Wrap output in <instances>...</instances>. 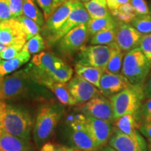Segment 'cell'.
I'll return each mask as SVG.
<instances>
[{
    "label": "cell",
    "mask_w": 151,
    "mask_h": 151,
    "mask_svg": "<svg viewBox=\"0 0 151 151\" xmlns=\"http://www.w3.org/2000/svg\"><path fill=\"white\" fill-rule=\"evenodd\" d=\"M22 14L35 21L40 27L43 25L44 19L43 14L37 7L35 0H23Z\"/></svg>",
    "instance_id": "obj_27"
},
{
    "label": "cell",
    "mask_w": 151,
    "mask_h": 151,
    "mask_svg": "<svg viewBox=\"0 0 151 151\" xmlns=\"http://www.w3.org/2000/svg\"><path fill=\"white\" fill-rule=\"evenodd\" d=\"M97 151H104V150L102 148H99V150H97Z\"/></svg>",
    "instance_id": "obj_51"
},
{
    "label": "cell",
    "mask_w": 151,
    "mask_h": 151,
    "mask_svg": "<svg viewBox=\"0 0 151 151\" xmlns=\"http://www.w3.org/2000/svg\"><path fill=\"white\" fill-rule=\"evenodd\" d=\"M62 114L63 109L58 104L45 105L40 109L33 127V139L37 148L51 137Z\"/></svg>",
    "instance_id": "obj_3"
},
{
    "label": "cell",
    "mask_w": 151,
    "mask_h": 151,
    "mask_svg": "<svg viewBox=\"0 0 151 151\" xmlns=\"http://www.w3.org/2000/svg\"><path fill=\"white\" fill-rule=\"evenodd\" d=\"M90 20V16L85 8L83 4L78 1L60 29L57 32L50 36L48 39L49 43H56L70 30L81 24H87Z\"/></svg>",
    "instance_id": "obj_11"
},
{
    "label": "cell",
    "mask_w": 151,
    "mask_h": 151,
    "mask_svg": "<svg viewBox=\"0 0 151 151\" xmlns=\"http://www.w3.org/2000/svg\"><path fill=\"white\" fill-rule=\"evenodd\" d=\"M129 2V0H106L107 6H108L109 11L111 12L117 10L122 5Z\"/></svg>",
    "instance_id": "obj_42"
},
{
    "label": "cell",
    "mask_w": 151,
    "mask_h": 151,
    "mask_svg": "<svg viewBox=\"0 0 151 151\" xmlns=\"http://www.w3.org/2000/svg\"><path fill=\"white\" fill-rule=\"evenodd\" d=\"M130 24L142 35L151 33V16L149 14L137 15Z\"/></svg>",
    "instance_id": "obj_29"
},
{
    "label": "cell",
    "mask_w": 151,
    "mask_h": 151,
    "mask_svg": "<svg viewBox=\"0 0 151 151\" xmlns=\"http://www.w3.org/2000/svg\"><path fill=\"white\" fill-rule=\"evenodd\" d=\"M36 83L30 78L26 68L0 78V100L16 99L29 91L30 86Z\"/></svg>",
    "instance_id": "obj_6"
},
{
    "label": "cell",
    "mask_w": 151,
    "mask_h": 151,
    "mask_svg": "<svg viewBox=\"0 0 151 151\" xmlns=\"http://www.w3.org/2000/svg\"><path fill=\"white\" fill-rule=\"evenodd\" d=\"M139 47L148 60L151 67V33L143 35Z\"/></svg>",
    "instance_id": "obj_35"
},
{
    "label": "cell",
    "mask_w": 151,
    "mask_h": 151,
    "mask_svg": "<svg viewBox=\"0 0 151 151\" xmlns=\"http://www.w3.org/2000/svg\"><path fill=\"white\" fill-rule=\"evenodd\" d=\"M77 109L85 116L93 117L112 122L114 121L111 104L109 98L104 97L102 94L80 105Z\"/></svg>",
    "instance_id": "obj_10"
},
{
    "label": "cell",
    "mask_w": 151,
    "mask_h": 151,
    "mask_svg": "<svg viewBox=\"0 0 151 151\" xmlns=\"http://www.w3.org/2000/svg\"><path fill=\"white\" fill-rule=\"evenodd\" d=\"M73 148L57 144L50 142H46L41 146L40 151H73Z\"/></svg>",
    "instance_id": "obj_39"
},
{
    "label": "cell",
    "mask_w": 151,
    "mask_h": 151,
    "mask_svg": "<svg viewBox=\"0 0 151 151\" xmlns=\"http://www.w3.org/2000/svg\"><path fill=\"white\" fill-rule=\"evenodd\" d=\"M17 20L22 24L24 32L26 34L27 41L35 37V35L39 34L41 31V27L35 21L30 19L24 15L22 14L20 16L17 17Z\"/></svg>",
    "instance_id": "obj_30"
},
{
    "label": "cell",
    "mask_w": 151,
    "mask_h": 151,
    "mask_svg": "<svg viewBox=\"0 0 151 151\" xmlns=\"http://www.w3.org/2000/svg\"><path fill=\"white\" fill-rule=\"evenodd\" d=\"M0 151H34L31 142L5 131L0 134Z\"/></svg>",
    "instance_id": "obj_20"
},
{
    "label": "cell",
    "mask_w": 151,
    "mask_h": 151,
    "mask_svg": "<svg viewBox=\"0 0 151 151\" xmlns=\"http://www.w3.org/2000/svg\"><path fill=\"white\" fill-rule=\"evenodd\" d=\"M142 36L131 24L116 21L115 42L124 52L139 47Z\"/></svg>",
    "instance_id": "obj_13"
},
{
    "label": "cell",
    "mask_w": 151,
    "mask_h": 151,
    "mask_svg": "<svg viewBox=\"0 0 151 151\" xmlns=\"http://www.w3.org/2000/svg\"><path fill=\"white\" fill-rule=\"evenodd\" d=\"M116 24V21L113 19L111 15L104 18H90L87 23L88 31L89 37H91L96 33L99 32L101 30L107 29Z\"/></svg>",
    "instance_id": "obj_26"
},
{
    "label": "cell",
    "mask_w": 151,
    "mask_h": 151,
    "mask_svg": "<svg viewBox=\"0 0 151 151\" xmlns=\"http://www.w3.org/2000/svg\"><path fill=\"white\" fill-rule=\"evenodd\" d=\"M84 124L99 148L106 146L113 130V122L90 116L84 117Z\"/></svg>",
    "instance_id": "obj_15"
},
{
    "label": "cell",
    "mask_w": 151,
    "mask_h": 151,
    "mask_svg": "<svg viewBox=\"0 0 151 151\" xmlns=\"http://www.w3.org/2000/svg\"><path fill=\"white\" fill-rule=\"evenodd\" d=\"M129 3L137 15L149 14V8L144 0H129Z\"/></svg>",
    "instance_id": "obj_36"
},
{
    "label": "cell",
    "mask_w": 151,
    "mask_h": 151,
    "mask_svg": "<svg viewBox=\"0 0 151 151\" xmlns=\"http://www.w3.org/2000/svg\"><path fill=\"white\" fill-rule=\"evenodd\" d=\"M24 47L31 55L37 54L46 48V44L43 37L39 34H38L26 41Z\"/></svg>",
    "instance_id": "obj_33"
},
{
    "label": "cell",
    "mask_w": 151,
    "mask_h": 151,
    "mask_svg": "<svg viewBox=\"0 0 151 151\" xmlns=\"http://www.w3.org/2000/svg\"><path fill=\"white\" fill-rule=\"evenodd\" d=\"M109 46L111 47V55L104 71L116 74L121 73L124 52L119 48L116 42L111 43Z\"/></svg>",
    "instance_id": "obj_24"
},
{
    "label": "cell",
    "mask_w": 151,
    "mask_h": 151,
    "mask_svg": "<svg viewBox=\"0 0 151 151\" xmlns=\"http://www.w3.org/2000/svg\"><path fill=\"white\" fill-rule=\"evenodd\" d=\"M31 54L23 46L21 51L14 58L6 60H0V78L17 70L29 62Z\"/></svg>",
    "instance_id": "obj_21"
},
{
    "label": "cell",
    "mask_w": 151,
    "mask_h": 151,
    "mask_svg": "<svg viewBox=\"0 0 151 151\" xmlns=\"http://www.w3.org/2000/svg\"><path fill=\"white\" fill-rule=\"evenodd\" d=\"M151 69L148 60L139 47L129 50L124 55L121 74L134 86H143Z\"/></svg>",
    "instance_id": "obj_5"
},
{
    "label": "cell",
    "mask_w": 151,
    "mask_h": 151,
    "mask_svg": "<svg viewBox=\"0 0 151 151\" xmlns=\"http://www.w3.org/2000/svg\"><path fill=\"white\" fill-rule=\"evenodd\" d=\"M108 143L116 151H142L133 139L114 126Z\"/></svg>",
    "instance_id": "obj_19"
},
{
    "label": "cell",
    "mask_w": 151,
    "mask_h": 151,
    "mask_svg": "<svg viewBox=\"0 0 151 151\" xmlns=\"http://www.w3.org/2000/svg\"><path fill=\"white\" fill-rule=\"evenodd\" d=\"M89 38L87 24H81L63 36L57 42V48L65 57L71 56L78 52Z\"/></svg>",
    "instance_id": "obj_8"
},
{
    "label": "cell",
    "mask_w": 151,
    "mask_h": 151,
    "mask_svg": "<svg viewBox=\"0 0 151 151\" xmlns=\"http://www.w3.org/2000/svg\"><path fill=\"white\" fill-rule=\"evenodd\" d=\"M147 146H148V151H151V139H148V142H147Z\"/></svg>",
    "instance_id": "obj_46"
},
{
    "label": "cell",
    "mask_w": 151,
    "mask_h": 151,
    "mask_svg": "<svg viewBox=\"0 0 151 151\" xmlns=\"http://www.w3.org/2000/svg\"><path fill=\"white\" fill-rule=\"evenodd\" d=\"M23 45H11L0 51V60H6L16 57L22 50Z\"/></svg>",
    "instance_id": "obj_34"
},
{
    "label": "cell",
    "mask_w": 151,
    "mask_h": 151,
    "mask_svg": "<svg viewBox=\"0 0 151 151\" xmlns=\"http://www.w3.org/2000/svg\"><path fill=\"white\" fill-rule=\"evenodd\" d=\"M131 83L121 73L104 71L99 81V91L104 97L109 98L113 94L125 89Z\"/></svg>",
    "instance_id": "obj_17"
},
{
    "label": "cell",
    "mask_w": 151,
    "mask_h": 151,
    "mask_svg": "<svg viewBox=\"0 0 151 151\" xmlns=\"http://www.w3.org/2000/svg\"><path fill=\"white\" fill-rule=\"evenodd\" d=\"M35 1L37 2V5H39V6L42 9L44 14V18L46 20L50 15L52 0H35Z\"/></svg>",
    "instance_id": "obj_40"
},
{
    "label": "cell",
    "mask_w": 151,
    "mask_h": 151,
    "mask_svg": "<svg viewBox=\"0 0 151 151\" xmlns=\"http://www.w3.org/2000/svg\"><path fill=\"white\" fill-rule=\"evenodd\" d=\"M84 117V115L79 114L71 122V147L81 150H99V148L95 144L90 132L85 126Z\"/></svg>",
    "instance_id": "obj_9"
},
{
    "label": "cell",
    "mask_w": 151,
    "mask_h": 151,
    "mask_svg": "<svg viewBox=\"0 0 151 151\" xmlns=\"http://www.w3.org/2000/svg\"><path fill=\"white\" fill-rule=\"evenodd\" d=\"M78 1H81V2H82L83 4H84V3H86V2H88V1H90V0H78Z\"/></svg>",
    "instance_id": "obj_49"
},
{
    "label": "cell",
    "mask_w": 151,
    "mask_h": 151,
    "mask_svg": "<svg viewBox=\"0 0 151 151\" xmlns=\"http://www.w3.org/2000/svg\"><path fill=\"white\" fill-rule=\"evenodd\" d=\"M149 14H150L151 16V6H150V9H149Z\"/></svg>",
    "instance_id": "obj_50"
},
{
    "label": "cell",
    "mask_w": 151,
    "mask_h": 151,
    "mask_svg": "<svg viewBox=\"0 0 151 151\" xmlns=\"http://www.w3.org/2000/svg\"><path fill=\"white\" fill-rule=\"evenodd\" d=\"M12 18L8 0H0V22Z\"/></svg>",
    "instance_id": "obj_38"
},
{
    "label": "cell",
    "mask_w": 151,
    "mask_h": 151,
    "mask_svg": "<svg viewBox=\"0 0 151 151\" xmlns=\"http://www.w3.org/2000/svg\"><path fill=\"white\" fill-rule=\"evenodd\" d=\"M25 68L32 80L42 86L53 81L67 83L73 76V69L70 66L48 52L36 54Z\"/></svg>",
    "instance_id": "obj_1"
},
{
    "label": "cell",
    "mask_w": 151,
    "mask_h": 151,
    "mask_svg": "<svg viewBox=\"0 0 151 151\" xmlns=\"http://www.w3.org/2000/svg\"><path fill=\"white\" fill-rule=\"evenodd\" d=\"M138 129L143 137L147 139H151V121L145 122L138 124Z\"/></svg>",
    "instance_id": "obj_41"
},
{
    "label": "cell",
    "mask_w": 151,
    "mask_h": 151,
    "mask_svg": "<svg viewBox=\"0 0 151 151\" xmlns=\"http://www.w3.org/2000/svg\"><path fill=\"white\" fill-rule=\"evenodd\" d=\"M6 47V46H4V45H3V44H1V43H0V51H1V50H2L4 48Z\"/></svg>",
    "instance_id": "obj_47"
},
{
    "label": "cell",
    "mask_w": 151,
    "mask_h": 151,
    "mask_svg": "<svg viewBox=\"0 0 151 151\" xmlns=\"http://www.w3.org/2000/svg\"><path fill=\"white\" fill-rule=\"evenodd\" d=\"M101 148H102L104 151H116V150H115L113 148H111L110 146H109V145H108V146H104Z\"/></svg>",
    "instance_id": "obj_45"
},
{
    "label": "cell",
    "mask_w": 151,
    "mask_h": 151,
    "mask_svg": "<svg viewBox=\"0 0 151 151\" xmlns=\"http://www.w3.org/2000/svg\"><path fill=\"white\" fill-rule=\"evenodd\" d=\"M143 92L146 99L151 97V69L143 84Z\"/></svg>",
    "instance_id": "obj_43"
},
{
    "label": "cell",
    "mask_w": 151,
    "mask_h": 151,
    "mask_svg": "<svg viewBox=\"0 0 151 151\" xmlns=\"http://www.w3.org/2000/svg\"><path fill=\"white\" fill-rule=\"evenodd\" d=\"M67 86L77 105L85 104L101 94L97 87L77 75L68 81Z\"/></svg>",
    "instance_id": "obj_12"
},
{
    "label": "cell",
    "mask_w": 151,
    "mask_h": 151,
    "mask_svg": "<svg viewBox=\"0 0 151 151\" xmlns=\"http://www.w3.org/2000/svg\"><path fill=\"white\" fill-rule=\"evenodd\" d=\"M115 119L127 114L134 115L145 99L143 86L130 85L109 98Z\"/></svg>",
    "instance_id": "obj_4"
},
{
    "label": "cell",
    "mask_w": 151,
    "mask_h": 151,
    "mask_svg": "<svg viewBox=\"0 0 151 151\" xmlns=\"http://www.w3.org/2000/svg\"><path fill=\"white\" fill-rule=\"evenodd\" d=\"M138 124L151 121V97L145 99L134 114Z\"/></svg>",
    "instance_id": "obj_32"
},
{
    "label": "cell",
    "mask_w": 151,
    "mask_h": 151,
    "mask_svg": "<svg viewBox=\"0 0 151 151\" xmlns=\"http://www.w3.org/2000/svg\"><path fill=\"white\" fill-rule=\"evenodd\" d=\"M73 151H97V150H79V149H76V148H73Z\"/></svg>",
    "instance_id": "obj_48"
},
{
    "label": "cell",
    "mask_w": 151,
    "mask_h": 151,
    "mask_svg": "<svg viewBox=\"0 0 151 151\" xmlns=\"http://www.w3.org/2000/svg\"><path fill=\"white\" fill-rule=\"evenodd\" d=\"M67 0H52V5H51V11H50V14H52L53 11L55 10L57 8L60 6V5H62V4L65 3Z\"/></svg>",
    "instance_id": "obj_44"
},
{
    "label": "cell",
    "mask_w": 151,
    "mask_h": 151,
    "mask_svg": "<svg viewBox=\"0 0 151 151\" xmlns=\"http://www.w3.org/2000/svg\"><path fill=\"white\" fill-rule=\"evenodd\" d=\"M74 70L77 76L88 81L99 89L100 79L104 71L99 68L85 66L78 63H76Z\"/></svg>",
    "instance_id": "obj_22"
},
{
    "label": "cell",
    "mask_w": 151,
    "mask_h": 151,
    "mask_svg": "<svg viewBox=\"0 0 151 151\" xmlns=\"http://www.w3.org/2000/svg\"><path fill=\"white\" fill-rule=\"evenodd\" d=\"M90 18H99L110 16L106 0H90L83 4Z\"/></svg>",
    "instance_id": "obj_25"
},
{
    "label": "cell",
    "mask_w": 151,
    "mask_h": 151,
    "mask_svg": "<svg viewBox=\"0 0 151 151\" xmlns=\"http://www.w3.org/2000/svg\"><path fill=\"white\" fill-rule=\"evenodd\" d=\"M27 39L22 24L16 18L0 22V43L6 46L24 45Z\"/></svg>",
    "instance_id": "obj_14"
},
{
    "label": "cell",
    "mask_w": 151,
    "mask_h": 151,
    "mask_svg": "<svg viewBox=\"0 0 151 151\" xmlns=\"http://www.w3.org/2000/svg\"><path fill=\"white\" fill-rule=\"evenodd\" d=\"M111 55L109 45H90L81 48L76 58V63L97 67L105 71Z\"/></svg>",
    "instance_id": "obj_7"
},
{
    "label": "cell",
    "mask_w": 151,
    "mask_h": 151,
    "mask_svg": "<svg viewBox=\"0 0 151 151\" xmlns=\"http://www.w3.org/2000/svg\"><path fill=\"white\" fill-rule=\"evenodd\" d=\"M12 18H16L22 14L23 0H8Z\"/></svg>",
    "instance_id": "obj_37"
},
{
    "label": "cell",
    "mask_w": 151,
    "mask_h": 151,
    "mask_svg": "<svg viewBox=\"0 0 151 151\" xmlns=\"http://www.w3.org/2000/svg\"><path fill=\"white\" fill-rule=\"evenodd\" d=\"M113 124L114 127L133 139L138 143L141 150H148L147 142L138 129V123L134 115L127 114L119 117L115 119Z\"/></svg>",
    "instance_id": "obj_16"
},
{
    "label": "cell",
    "mask_w": 151,
    "mask_h": 151,
    "mask_svg": "<svg viewBox=\"0 0 151 151\" xmlns=\"http://www.w3.org/2000/svg\"><path fill=\"white\" fill-rule=\"evenodd\" d=\"M0 126L11 134L29 141L33 121L27 110L0 100Z\"/></svg>",
    "instance_id": "obj_2"
},
{
    "label": "cell",
    "mask_w": 151,
    "mask_h": 151,
    "mask_svg": "<svg viewBox=\"0 0 151 151\" xmlns=\"http://www.w3.org/2000/svg\"><path fill=\"white\" fill-rule=\"evenodd\" d=\"M116 24L96 33L90 39L91 45H109L115 42Z\"/></svg>",
    "instance_id": "obj_28"
},
{
    "label": "cell",
    "mask_w": 151,
    "mask_h": 151,
    "mask_svg": "<svg viewBox=\"0 0 151 151\" xmlns=\"http://www.w3.org/2000/svg\"><path fill=\"white\" fill-rule=\"evenodd\" d=\"M113 16L118 19L119 21H122L126 23H130L132 20L137 16L135 11L130 3H127L122 5L116 11L111 12Z\"/></svg>",
    "instance_id": "obj_31"
},
{
    "label": "cell",
    "mask_w": 151,
    "mask_h": 151,
    "mask_svg": "<svg viewBox=\"0 0 151 151\" xmlns=\"http://www.w3.org/2000/svg\"><path fill=\"white\" fill-rule=\"evenodd\" d=\"M78 1V0H67L57 8L46 19V27L51 35L60 29Z\"/></svg>",
    "instance_id": "obj_18"
},
{
    "label": "cell",
    "mask_w": 151,
    "mask_h": 151,
    "mask_svg": "<svg viewBox=\"0 0 151 151\" xmlns=\"http://www.w3.org/2000/svg\"><path fill=\"white\" fill-rule=\"evenodd\" d=\"M44 87L50 90L55 94L57 99L62 104L65 106H76V102L73 99L68 89L67 83L59 82H50L45 85Z\"/></svg>",
    "instance_id": "obj_23"
}]
</instances>
